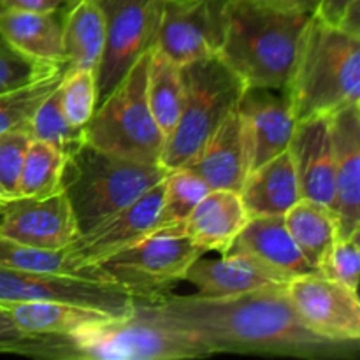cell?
Segmentation results:
<instances>
[{
    "instance_id": "23",
    "label": "cell",
    "mask_w": 360,
    "mask_h": 360,
    "mask_svg": "<svg viewBox=\"0 0 360 360\" xmlns=\"http://www.w3.org/2000/svg\"><path fill=\"white\" fill-rule=\"evenodd\" d=\"M239 195L250 218L271 214L283 217L301 199L294 162L288 150L252 169Z\"/></svg>"
},
{
    "instance_id": "25",
    "label": "cell",
    "mask_w": 360,
    "mask_h": 360,
    "mask_svg": "<svg viewBox=\"0 0 360 360\" xmlns=\"http://www.w3.org/2000/svg\"><path fill=\"white\" fill-rule=\"evenodd\" d=\"M104 18L95 0H77L63 13L65 70H94L104 51Z\"/></svg>"
},
{
    "instance_id": "38",
    "label": "cell",
    "mask_w": 360,
    "mask_h": 360,
    "mask_svg": "<svg viewBox=\"0 0 360 360\" xmlns=\"http://www.w3.org/2000/svg\"><path fill=\"white\" fill-rule=\"evenodd\" d=\"M34 338H28L14 326L9 313L0 306V354H21Z\"/></svg>"
},
{
    "instance_id": "32",
    "label": "cell",
    "mask_w": 360,
    "mask_h": 360,
    "mask_svg": "<svg viewBox=\"0 0 360 360\" xmlns=\"http://www.w3.org/2000/svg\"><path fill=\"white\" fill-rule=\"evenodd\" d=\"M0 267L20 271H41V273H62L72 276L91 278L81 271L70 259L67 248L63 250H39L20 243L0 238Z\"/></svg>"
},
{
    "instance_id": "27",
    "label": "cell",
    "mask_w": 360,
    "mask_h": 360,
    "mask_svg": "<svg viewBox=\"0 0 360 360\" xmlns=\"http://www.w3.org/2000/svg\"><path fill=\"white\" fill-rule=\"evenodd\" d=\"M146 97L150 111L167 139L176 127L183 105L181 65L151 48L146 76Z\"/></svg>"
},
{
    "instance_id": "36",
    "label": "cell",
    "mask_w": 360,
    "mask_h": 360,
    "mask_svg": "<svg viewBox=\"0 0 360 360\" xmlns=\"http://www.w3.org/2000/svg\"><path fill=\"white\" fill-rule=\"evenodd\" d=\"M30 141L23 129L0 134V199L18 197V181Z\"/></svg>"
},
{
    "instance_id": "26",
    "label": "cell",
    "mask_w": 360,
    "mask_h": 360,
    "mask_svg": "<svg viewBox=\"0 0 360 360\" xmlns=\"http://www.w3.org/2000/svg\"><path fill=\"white\" fill-rule=\"evenodd\" d=\"M285 227L309 266L319 271L323 257L338 239V221L326 204L299 199L283 214Z\"/></svg>"
},
{
    "instance_id": "7",
    "label": "cell",
    "mask_w": 360,
    "mask_h": 360,
    "mask_svg": "<svg viewBox=\"0 0 360 360\" xmlns=\"http://www.w3.org/2000/svg\"><path fill=\"white\" fill-rule=\"evenodd\" d=\"M150 51L144 53L125 79L97 105L84 125V141L91 146L144 164H160L165 137L150 111L146 76Z\"/></svg>"
},
{
    "instance_id": "41",
    "label": "cell",
    "mask_w": 360,
    "mask_h": 360,
    "mask_svg": "<svg viewBox=\"0 0 360 360\" xmlns=\"http://www.w3.org/2000/svg\"><path fill=\"white\" fill-rule=\"evenodd\" d=\"M67 4H74V2H77V0H65Z\"/></svg>"
},
{
    "instance_id": "4",
    "label": "cell",
    "mask_w": 360,
    "mask_h": 360,
    "mask_svg": "<svg viewBox=\"0 0 360 360\" xmlns=\"http://www.w3.org/2000/svg\"><path fill=\"white\" fill-rule=\"evenodd\" d=\"M20 355L90 360H181L211 354L204 345L179 330L167 329L134 311L105 316L62 338H34Z\"/></svg>"
},
{
    "instance_id": "8",
    "label": "cell",
    "mask_w": 360,
    "mask_h": 360,
    "mask_svg": "<svg viewBox=\"0 0 360 360\" xmlns=\"http://www.w3.org/2000/svg\"><path fill=\"white\" fill-rule=\"evenodd\" d=\"M200 255L204 252L185 234L183 225H176L155 229L134 245L91 264L90 269L95 278L118 285L134 301H141L167 294Z\"/></svg>"
},
{
    "instance_id": "24",
    "label": "cell",
    "mask_w": 360,
    "mask_h": 360,
    "mask_svg": "<svg viewBox=\"0 0 360 360\" xmlns=\"http://www.w3.org/2000/svg\"><path fill=\"white\" fill-rule=\"evenodd\" d=\"M14 326L28 338H62L105 319V313L55 301L0 302Z\"/></svg>"
},
{
    "instance_id": "21",
    "label": "cell",
    "mask_w": 360,
    "mask_h": 360,
    "mask_svg": "<svg viewBox=\"0 0 360 360\" xmlns=\"http://www.w3.org/2000/svg\"><path fill=\"white\" fill-rule=\"evenodd\" d=\"M183 280L197 288V295L207 299L234 297L271 285H281L250 257L238 252H229L220 259H204L200 255L190 264Z\"/></svg>"
},
{
    "instance_id": "40",
    "label": "cell",
    "mask_w": 360,
    "mask_h": 360,
    "mask_svg": "<svg viewBox=\"0 0 360 360\" xmlns=\"http://www.w3.org/2000/svg\"><path fill=\"white\" fill-rule=\"evenodd\" d=\"M273 2L281 4L285 7H294V9H302L313 13L315 11L316 0H273Z\"/></svg>"
},
{
    "instance_id": "30",
    "label": "cell",
    "mask_w": 360,
    "mask_h": 360,
    "mask_svg": "<svg viewBox=\"0 0 360 360\" xmlns=\"http://www.w3.org/2000/svg\"><path fill=\"white\" fill-rule=\"evenodd\" d=\"M23 130L30 136V139L53 144L63 155L84 143V129L74 127L63 112L58 88L39 105Z\"/></svg>"
},
{
    "instance_id": "6",
    "label": "cell",
    "mask_w": 360,
    "mask_h": 360,
    "mask_svg": "<svg viewBox=\"0 0 360 360\" xmlns=\"http://www.w3.org/2000/svg\"><path fill=\"white\" fill-rule=\"evenodd\" d=\"M181 112L160 157L167 171L185 167L195 158L221 122L238 108L246 88L218 53L181 65Z\"/></svg>"
},
{
    "instance_id": "11",
    "label": "cell",
    "mask_w": 360,
    "mask_h": 360,
    "mask_svg": "<svg viewBox=\"0 0 360 360\" xmlns=\"http://www.w3.org/2000/svg\"><path fill=\"white\" fill-rule=\"evenodd\" d=\"M285 292L302 326L316 336L341 343H359L357 290L320 273H309L288 281Z\"/></svg>"
},
{
    "instance_id": "15",
    "label": "cell",
    "mask_w": 360,
    "mask_h": 360,
    "mask_svg": "<svg viewBox=\"0 0 360 360\" xmlns=\"http://www.w3.org/2000/svg\"><path fill=\"white\" fill-rule=\"evenodd\" d=\"M250 148V171L288 150L297 120L287 88L246 86L238 104Z\"/></svg>"
},
{
    "instance_id": "33",
    "label": "cell",
    "mask_w": 360,
    "mask_h": 360,
    "mask_svg": "<svg viewBox=\"0 0 360 360\" xmlns=\"http://www.w3.org/2000/svg\"><path fill=\"white\" fill-rule=\"evenodd\" d=\"M58 97L67 120L74 127L84 129L97 109V76L94 70H65L58 84Z\"/></svg>"
},
{
    "instance_id": "18",
    "label": "cell",
    "mask_w": 360,
    "mask_h": 360,
    "mask_svg": "<svg viewBox=\"0 0 360 360\" xmlns=\"http://www.w3.org/2000/svg\"><path fill=\"white\" fill-rule=\"evenodd\" d=\"M288 153L294 162L301 199L333 206L334 150L329 116L302 120L292 134Z\"/></svg>"
},
{
    "instance_id": "22",
    "label": "cell",
    "mask_w": 360,
    "mask_h": 360,
    "mask_svg": "<svg viewBox=\"0 0 360 360\" xmlns=\"http://www.w3.org/2000/svg\"><path fill=\"white\" fill-rule=\"evenodd\" d=\"M65 7L49 13L2 9L0 35L18 51L30 58L65 67V53H63Z\"/></svg>"
},
{
    "instance_id": "2",
    "label": "cell",
    "mask_w": 360,
    "mask_h": 360,
    "mask_svg": "<svg viewBox=\"0 0 360 360\" xmlns=\"http://www.w3.org/2000/svg\"><path fill=\"white\" fill-rule=\"evenodd\" d=\"M311 18L273 0H227L217 53L246 86L287 88Z\"/></svg>"
},
{
    "instance_id": "12",
    "label": "cell",
    "mask_w": 360,
    "mask_h": 360,
    "mask_svg": "<svg viewBox=\"0 0 360 360\" xmlns=\"http://www.w3.org/2000/svg\"><path fill=\"white\" fill-rule=\"evenodd\" d=\"M227 0H164L155 48L178 65L217 53Z\"/></svg>"
},
{
    "instance_id": "1",
    "label": "cell",
    "mask_w": 360,
    "mask_h": 360,
    "mask_svg": "<svg viewBox=\"0 0 360 360\" xmlns=\"http://www.w3.org/2000/svg\"><path fill=\"white\" fill-rule=\"evenodd\" d=\"M151 322L193 338L211 354L287 355L304 359L350 357L359 343L326 340L295 315L285 285H271L234 297L172 295L134 301Z\"/></svg>"
},
{
    "instance_id": "31",
    "label": "cell",
    "mask_w": 360,
    "mask_h": 360,
    "mask_svg": "<svg viewBox=\"0 0 360 360\" xmlns=\"http://www.w3.org/2000/svg\"><path fill=\"white\" fill-rule=\"evenodd\" d=\"M65 69L0 94V134L23 129L39 105L58 88Z\"/></svg>"
},
{
    "instance_id": "20",
    "label": "cell",
    "mask_w": 360,
    "mask_h": 360,
    "mask_svg": "<svg viewBox=\"0 0 360 360\" xmlns=\"http://www.w3.org/2000/svg\"><path fill=\"white\" fill-rule=\"evenodd\" d=\"M248 220V211L239 192L210 190L183 221V231L204 253L225 255Z\"/></svg>"
},
{
    "instance_id": "14",
    "label": "cell",
    "mask_w": 360,
    "mask_h": 360,
    "mask_svg": "<svg viewBox=\"0 0 360 360\" xmlns=\"http://www.w3.org/2000/svg\"><path fill=\"white\" fill-rule=\"evenodd\" d=\"M164 179L153 188L148 190L146 193H143L139 199L134 200L132 204L123 207L122 211L105 218L102 224L91 229L90 232L77 236L67 246L70 259L76 262V266L81 271L95 278L90 269L91 264L134 245L157 229L162 192H164Z\"/></svg>"
},
{
    "instance_id": "17",
    "label": "cell",
    "mask_w": 360,
    "mask_h": 360,
    "mask_svg": "<svg viewBox=\"0 0 360 360\" xmlns=\"http://www.w3.org/2000/svg\"><path fill=\"white\" fill-rule=\"evenodd\" d=\"M231 252L245 253L281 285L302 274L319 273L299 252L285 227L283 217L278 214L250 218L236 238Z\"/></svg>"
},
{
    "instance_id": "39",
    "label": "cell",
    "mask_w": 360,
    "mask_h": 360,
    "mask_svg": "<svg viewBox=\"0 0 360 360\" xmlns=\"http://www.w3.org/2000/svg\"><path fill=\"white\" fill-rule=\"evenodd\" d=\"M69 4L65 0H0V11H37V13H49V11L63 9Z\"/></svg>"
},
{
    "instance_id": "29",
    "label": "cell",
    "mask_w": 360,
    "mask_h": 360,
    "mask_svg": "<svg viewBox=\"0 0 360 360\" xmlns=\"http://www.w3.org/2000/svg\"><path fill=\"white\" fill-rule=\"evenodd\" d=\"M210 190L206 181L190 167H178L169 171L164 179L157 229L183 225L193 207Z\"/></svg>"
},
{
    "instance_id": "35",
    "label": "cell",
    "mask_w": 360,
    "mask_h": 360,
    "mask_svg": "<svg viewBox=\"0 0 360 360\" xmlns=\"http://www.w3.org/2000/svg\"><path fill=\"white\" fill-rule=\"evenodd\" d=\"M360 234L350 238L336 239L330 246L327 255L323 257L319 267V273L334 281L347 285L359 290V271H360Z\"/></svg>"
},
{
    "instance_id": "3",
    "label": "cell",
    "mask_w": 360,
    "mask_h": 360,
    "mask_svg": "<svg viewBox=\"0 0 360 360\" xmlns=\"http://www.w3.org/2000/svg\"><path fill=\"white\" fill-rule=\"evenodd\" d=\"M287 90L297 122L360 104V35L313 14Z\"/></svg>"
},
{
    "instance_id": "28",
    "label": "cell",
    "mask_w": 360,
    "mask_h": 360,
    "mask_svg": "<svg viewBox=\"0 0 360 360\" xmlns=\"http://www.w3.org/2000/svg\"><path fill=\"white\" fill-rule=\"evenodd\" d=\"M65 155L44 141H30L23 158L18 197H48L60 190Z\"/></svg>"
},
{
    "instance_id": "34",
    "label": "cell",
    "mask_w": 360,
    "mask_h": 360,
    "mask_svg": "<svg viewBox=\"0 0 360 360\" xmlns=\"http://www.w3.org/2000/svg\"><path fill=\"white\" fill-rule=\"evenodd\" d=\"M60 69H65V67L51 65V63L30 58L18 51L0 35V94L25 86V84L41 79Z\"/></svg>"
},
{
    "instance_id": "5",
    "label": "cell",
    "mask_w": 360,
    "mask_h": 360,
    "mask_svg": "<svg viewBox=\"0 0 360 360\" xmlns=\"http://www.w3.org/2000/svg\"><path fill=\"white\" fill-rule=\"evenodd\" d=\"M158 164H144L91 146L84 141L65 155L60 190L69 202L77 236L122 211L167 176Z\"/></svg>"
},
{
    "instance_id": "19",
    "label": "cell",
    "mask_w": 360,
    "mask_h": 360,
    "mask_svg": "<svg viewBox=\"0 0 360 360\" xmlns=\"http://www.w3.org/2000/svg\"><path fill=\"white\" fill-rule=\"evenodd\" d=\"M211 190L241 192L250 172V148L238 108L221 122L190 164Z\"/></svg>"
},
{
    "instance_id": "9",
    "label": "cell",
    "mask_w": 360,
    "mask_h": 360,
    "mask_svg": "<svg viewBox=\"0 0 360 360\" xmlns=\"http://www.w3.org/2000/svg\"><path fill=\"white\" fill-rule=\"evenodd\" d=\"M104 18V51L97 67V105L155 46L164 0H95Z\"/></svg>"
},
{
    "instance_id": "13",
    "label": "cell",
    "mask_w": 360,
    "mask_h": 360,
    "mask_svg": "<svg viewBox=\"0 0 360 360\" xmlns=\"http://www.w3.org/2000/svg\"><path fill=\"white\" fill-rule=\"evenodd\" d=\"M0 238L39 250H63L77 229L63 192L0 199Z\"/></svg>"
},
{
    "instance_id": "10",
    "label": "cell",
    "mask_w": 360,
    "mask_h": 360,
    "mask_svg": "<svg viewBox=\"0 0 360 360\" xmlns=\"http://www.w3.org/2000/svg\"><path fill=\"white\" fill-rule=\"evenodd\" d=\"M55 301L111 316L136 311L134 297L122 287L97 278L0 267V302Z\"/></svg>"
},
{
    "instance_id": "16",
    "label": "cell",
    "mask_w": 360,
    "mask_h": 360,
    "mask_svg": "<svg viewBox=\"0 0 360 360\" xmlns=\"http://www.w3.org/2000/svg\"><path fill=\"white\" fill-rule=\"evenodd\" d=\"M334 150V200L338 239L360 234V104L329 116Z\"/></svg>"
},
{
    "instance_id": "37",
    "label": "cell",
    "mask_w": 360,
    "mask_h": 360,
    "mask_svg": "<svg viewBox=\"0 0 360 360\" xmlns=\"http://www.w3.org/2000/svg\"><path fill=\"white\" fill-rule=\"evenodd\" d=\"M313 14L326 23L360 35V0H316Z\"/></svg>"
}]
</instances>
